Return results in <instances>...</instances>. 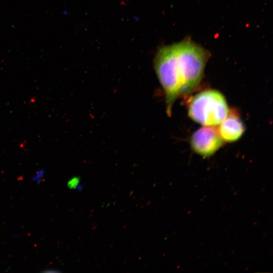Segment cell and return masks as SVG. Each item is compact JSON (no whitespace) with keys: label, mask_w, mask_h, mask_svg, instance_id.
I'll list each match as a JSON object with an SVG mask.
<instances>
[{"label":"cell","mask_w":273,"mask_h":273,"mask_svg":"<svg viewBox=\"0 0 273 273\" xmlns=\"http://www.w3.org/2000/svg\"><path fill=\"white\" fill-rule=\"evenodd\" d=\"M209 57L207 50L190 38L162 47L157 52L154 68L165 94L168 116L176 100L199 85Z\"/></svg>","instance_id":"cell-1"},{"label":"cell","mask_w":273,"mask_h":273,"mask_svg":"<svg viewBox=\"0 0 273 273\" xmlns=\"http://www.w3.org/2000/svg\"><path fill=\"white\" fill-rule=\"evenodd\" d=\"M223 143V141L215 126H204L196 130L190 139L192 150L203 157L213 155Z\"/></svg>","instance_id":"cell-3"},{"label":"cell","mask_w":273,"mask_h":273,"mask_svg":"<svg viewBox=\"0 0 273 273\" xmlns=\"http://www.w3.org/2000/svg\"><path fill=\"white\" fill-rule=\"evenodd\" d=\"M229 113V107L224 96L214 89L197 94L188 105L189 116L203 126H218Z\"/></svg>","instance_id":"cell-2"},{"label":"cell","mask_w":273,"mask_h":273,"mask_svg":"<svg viewBox=\"0 0 273 273\" xmlns=\"http://www.w3.org/2000/svg\"><path fill=\"white\" fill-rule=\"evenodd\" d=\"M68 187L71 189H75L81 188V186L80 184V179L78 177H73L71 178L67 183Z\"/></svg>","instance_id":"cell-5"},{"label":"cell","mask_w":273,"mask_h":273,"mask_svg":"<svg viewBox=\"0 0 273 273\" xmlns=\"http://www.w3.org/2000/svg\"><path fill=\"white\" fill-rule=\"evenodd\" d=\"M218 126V132L223 142H234L239 140L245 130L242 120L232 111H229L227 117Z\"/></svg>","instance_id":"cell-4"}]
</instances>
